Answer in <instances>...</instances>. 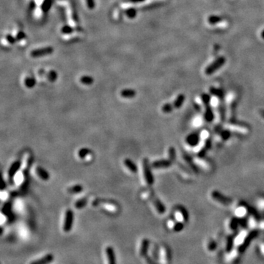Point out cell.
Returning a JSON list of instances; mask_svg holds the SVG:
<instances>
[{
    "label": "cell",
    "mask_w": 264,
    "mask_h": 264,
    "mask_svg": "<svg viewBox=\"0 0 264 264\" xmlns=\"http://www.w3.org/2000/svg\"><path fill=\"white\" fill-rule=\"evenodd\" d=\"M48 77H49V79L51 81V82H54L57 78V74L55 71H51L49 73V75H48Z\"/></svg>",
    "instance_id": "cell-22"
},
{
    "label": "cell",
    "mask_w": 264,
    "mask_h": 264,
    "mask_svg": "<svg viewBox=\"0 0 264 264\" xmlns=\"http://www.w3.org/2000/svg\"><path fill=\"white\" fill-rule=\"evenodd\" d=\"M52 51H53V49L49 47L33 50L31 52V57H43L51 54Z\"/></svg>",
    "instance_id": "cell-4"
},
{
    "label": "cell",
    "mask_w": 264,
    "mask_h": 264,
    "mask_svg": "<svg viewBox=\"0 0 264 264\" xmlns=\"http://www.w3.org/2000/svg\"><path fill=\"white\" fill-rule=\"evenodd\" d=\"M233 246V239L232 236L228 237V242H227V251H230L232 250Z\"/></svg>",
    "instance_id": "cell-23"
},
{
    "label": "cell",
    "mask_w": 264,
    "mask_h": 264,
    "mask_svg": "<svg viewBox=\"0 0 264 264\" xmlns=\"http://www.w3.org/2000/svg\"><path fill=\"white\" fill-rule=\"evenodd\" d=\"M238 223H239V222H238L237 219H233L232 221H231L230 227L231 228H232V230H236L237 226H238Z\"/></svg>",
    "instance_id": "cell-26"
},
{
    "label": "cell",
    "mask_w": 264,
    "mask_h": 264,
    "mask_svg": "<svg viewBox=\"0 0 264 264\" xmlns=\"http://www.w3.org/2000/svg\"><path fill=\"white\" fill-rule=\"evenodd\" d=\"M183 228H184V224L181 222H178L175 225L174 227V230L175 231H177V232H179L181 230H183Z\"/></svg>",
    "instance_id": "cell-25"
},
{
    "label": "cell",
    "mask_w": 264,
    "mask_h": 264,
    "mask_svg": "<svg viewBox=\"0 0 264 264\" xmlns=\"http://www.w3.org/2000/svg\"><path fill=\"white\" fill-rule=\"evenodd\" d=\"M80 82L83 84L90 85L94 82V79H93V77H91L90 76H83L80 78Z\"/></svg>",
    "instance_id": "cell-17"
},
{
    "label": "cell",
    "mask_w": 264,
    "mask_h": 264,
    "mask_svg": "<svg viewBox=\"0 0 264 264\" xmlns=\"http://www.w3.org/2000/svg\"><path fill=\"white\" fill-rule=\"evenodd\" d=\"M212 197L215 200H217L220 203L224 204V205H229L231 202V200L229 199V198L224 197V196L222 195L219 192H217V191H213L212 193Z\"/></svg>",
    "instance_id": "cell-6"
},
{
    "label": "cell",
    "mask_w": 264,
    "mask_h": 264,
    "mask_svg": "<svg viewBox=\"0 0 264 264\" xmlns=\"http://www.w3.org/2000/svg\"><path fill=\"white\" fill-rule=\"evenodd\" d=\"M217 248V243L213 241H211L208 244V250L210 251L214 250Z\"/></svg>",
    "instance_id": "cell-27"
},
{
    "label": "cell",
    "mask_w": 264,
    "mask_h": 264,
    "mask_svg": "<svg viewBox=\"0 0 264 264\" xmlns=\"http://www.w3.org/2000/svg\"><path fill=\"white\" fill-rule=\"evenodd\" d=\"M21 164V161H17L11 165V167H10V168L9 169V171H8V175H9L10 179H11V178L14 177V175H16V172H18L19 168H20Z\"/></svg>",
    "instance_id": "cell-9"
},
{
    "label": "cell",
    "mask_w": 264,
    "mask_h": 264,
    "mask_svg": "<svg viewBox=\"0 0 264 264\" xmlns=\"http://www.w3.org/2000/svg\"><path fill=\"white\" fill-rule=\"evenodd\" d=\"M35 170H36V173L38 174L39 178H41L42 180H48L49 179V178H50L49 173L46 171V170L43 169V167H37Z\"/></svg>",
    "instance_id": "cell-10"
},
{
    "label": "cell",
    "mask_w": 264,
    "mask_h": 264,
    "mask_svg": "<svg viewBox=\"0 0 264 264\" xmlns=\"http://www.w3.org/2000/svg\"><path fill=\"white\" fill-rule=\"evenodd\" d=\"M162 112H164V113H169L171 112V111L173 110V107H172V104H165V105H164L162 106Z\"/></svg>",
    "instance_id": "cell-21"
},
{
    "label": "cell",
    "mask_w": 264,
    "mask_h": 264,
    "mask_svg": "<svg viewBox=\"0 0 264 264\" xmlns=\"http://www.w3.org/2000/svg\"><path fill=\"white\" fill-rule=\"evenodd\" d=\"M87 2V7H88L90 9H93V8H94V1L93 0H86Z\"/></svg>",
    "instance_id": "cell-28"
},
{
    "label": "cell",
    "mask_w": 264,
    "mask_h": 264,
    "mask_svg": "<svg viewBox=\"0 0 264 264\" xmlns=\"http://www.w3.org/2000/svg\"><path fill=\"white\" fill-rule=\"evenodd\" d=\"M83 191V186L80 184H76L74 185L73 186L69 187L67 189V191L71 194H77L79 193L81 191Z\"/></svg>",
    "instance_id": "cell-16"
},
{
    "label": "cell",
    "mask_w": 264,
    "mask_h": 264,
    "mask_svg": "<svg viewBox=\"0 0 264 264\" xmlns=\"http://www.w3.org/2000/svg\"><path fill=\"white\" fill-rule=\"evenodd\" d=\"M184 99H185V98H184V95H178V98H177V99H176L175 101H174V103L172 104V107H173V109L180 108V106H182L183 103H184Z\"/></svg>",
    "instance_id": "cell-15"
},
{
    "label": "cell",
    "mask_w": 264,
    "mask_h": 264,
    "mask_svg": "<svg viewBox=\"0 0 264 264\" xmlns=\"http://www.w3.org/2000/svg\"><path fill=\"white\" fill-rule=\"evenodd\" d=\"M262 115H263V117H264V112H262Z\"/></svg>",
    "instance_id": "cell-29"
},
{
    "label": "cell",
    "mask_w": 264,
    "mask_h": 264,
    "mask_svg": "<svg viewBox=\"0 0 264 264\" xmlns=\"http://www.w3.org/2000/svg\"><path fill=\"white\" fill-rule=\"evenodd\" d=\"M87 200L86 199V198H83V199H79L78 200H77V201L75 202V204H74V206H75V208L78 209H81V208H84V207L87 206Z\"/></svg>",
    "instance_id": "cell-18"
},
{
    "label": "cell",
    "mask_w": 264,
    "mask_h": 264,
    "mask_svg": "<svg viewBox=\"0 0 264 264\" xmlns=\"http://www.w3.org/2000/svg\"><path fill=\"white\" fill-rule=\"evenodd\" d=\"M106 257H107L108 264H116V260H115V254L114 249L112 246H107L105 250Z\"/></svg>",
    "instance_id": "cell-8"
},
{
    "label": "cell",
    "mask_w": 264,
    "mask_h": 264,
    "mask_svg": "<svg viewBox=\"0 0 264 264\" xmlns=\"http://www.w3.org/2000/svg\"><path fill=\"white\" fill-rule=\"evenodd\" d=\"M257 235V231H252V232H251L250 234H248L247 236H246L245 238V239H244V243L239 246V252H241V253L244 252V251L246 250V249L247 248L249 244H250V241H252V240L254 239V238L256 237Z\"/></svg>",
    "instance_id": "cell-3"
},
{
    "label": "cell",
    "mask_w": 264,
    "mask_h": 264,
    "mask_svg": "<svg viewBox=\"0 0 264 264\" xmlns=\"http://www.w3.org/2000/svg\"><path fill=\"white\" fill-rule=\"evenodd\" d=\"M149 244H150L149 240L146 239L143 240V241H142V244H141L140 250H139V255H140L141 256L145 257V255H147L148 248H149Z\"/></svg>",
    "instance_id": "cell-13"
},
{
    "label": "cell",
    "mask_w": 264,
    "mask_h": 264,
    "mask_svg": "<svg viewBox=\"0 0 264 264\" xmlns=\"http://www.w3.org/2000/svg\"><path fill=\"white\" fill-rule=\"evenodd\" d=\"M171 165L170 161L168 160H159L155 161L152 163V167L154 168H167Z\"/></svg>",
    "instance_id": "cell-12"
},
{
    "label": "cell",
    "mask_w": 264,
    "mask_h": 264,
    "mask_svg": "<svg viewBox=\"0 0 264 264\" xmlns=\"http://www.w3.org/2000/svg\"><path fill=\"white\" fill-rule=\"evenodd\" d=\"M121 95L122 97L126 98V99H132L136 95V91L132 90V89H124L121 90Z\"/></svg>",
    "instance_id": "cell-14"
},
{
    "label": "cell",
    "mask_w": 264,
    "mask_h": 264,
    "mask_svg": "<svg viewBox=\"0 0 264 264\" xmlns=\"http://www.w3.org/2000/svg\"><path fill=\"white\" fill-rule=\"evenodd\" d=\"M90 150L87 149V148H82V149H81L79 151H78V156H79L80 158H84L85 156H87V155H88L90 154Z\"/></svg>",
    "instance_id": "cell-20"
},
{
    "label": "cell",
    "mask_w": 264,
    "mask_h": 264,
    "mask_svg": "<svg viewBox=\"0 0 264 264\" xmlns=\"http://www.w3.org/2000/svg\"><path fill=\"white\" fill-rule=\"evenodd\" d=\"M124 164L133 173H136L138 171V167H137V164L130 159H126L124 160Z\"/></svg>",
    "instance_id": "cell-11"
},
{
    "label": "cell",
    "mask_w": 264,
    "mask_h": 264,
    "mask_svg": "<svg viewBox=\"0 0 264 264\" xmlns=\"http://www.w3.org/2000/svg\"><path fill=\"white\" fill-rule=\"evenodd\" d=\"M74 214L71 209L66 211L65 215L64 223H63V231L65 233H68L71 230L73 224Z\"/></svg>",
    "instance_id": "cell-1"
},
{
    "label": "cell",
    "mask_w": 264,
    "mask_h": 264,
    "mask_svg": "<svg viewBox=\"0 0 264 264\" xmlns=\"http://www.w3.org/2000/svg\"><path fill=\"white\" fill-rule=\"evenodd\" d=\"M53 261L54 255L51 254H47L40 259L31 262L30 264H49Z\"/></svg>",
    "instance_id": "cell-7"
},
{
    "label": "cell",
    "mask_w": 264,
    "mask_h": 264,
    "mask_svg": "<svg viewBox=\"0 0 264 264\" xmlns=\"http://www.w3.org/2000/svg\"><path fill=\"white\" fill-rule=\"evenodd\" d=\"M24 83H25V85L27 87H29V88H32V87H33L35 86V84L36 82L33 78L28 77L25 79Z\"/></svg>",
    "instance_id": "cell-19"
},
{
    "label": "cell",
    "mask_w": 264,
    "mask_h": 264,
    "mask_svg": "<svg viewBox=\"0 0 264 264\" xmlns=\"http://www.w3.org/2000/svg\"><path fill=\"white\" fill-rule=\"evenodd\" d=\"M150 198H151L153 203H154L155 208H156L157 211H158V213H160V214H162V213H165L166 208L162 204V202H161L154 195H151V197Z\"/></svg>",
    "instance_id": "cell-5"
},
{
    "label": "cell",
    "mask_w": 264,
    "mask_h": 264,
    "mask_svg": "<svg viewBox=\"0 0 264 264\" xmlns=\"http://www.w3.org/2000/svg\"><path fill=\"white\" fill-rule=\"evenodd\" d=\"M169 156H170V159H171V160H173V159L175 158V150L173 148H170Z\"/></svg>",
    "instance_id": "cell-24"
},
{
    "label": "cell",
    "mask_w": 264,
    "mask_h": 264,
    "mask_svg": "<svg viewBox=\"0 0 264 264\" xmlns=\"http://www.w3.org/2000/svg\"><path fill=\"white\" fill-rule=\"evenodd\" d=\"M143 173L144 176H145V180L147 182V184L150 186L154 184V176H153V174L151 172V170H150V166L149 164V161H148V159H144L143 160Z\"/></svg>",
    "instance_id": "cell-2"
}]
</instances>
